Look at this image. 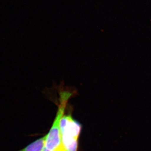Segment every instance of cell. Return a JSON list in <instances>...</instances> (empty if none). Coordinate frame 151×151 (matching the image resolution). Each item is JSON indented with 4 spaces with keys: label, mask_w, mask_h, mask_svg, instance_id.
<instances>
[{
    "label": "cell",
    "mask_w": 151,
    "mask_h": 151,
    "mask_svg": "<svg viewBox=\"0 0 151 151\" xmlns=\"http://www.w3.org/2000/svg\"><path fill=\"white\" fill-rule=\"evenodd\" d=\"M56 89L59 95V104L54 122L46 135L45 148L51 151H65L61 140L60 122L68 100L77 94V91L74 87L64 86L63 83L57 86Z\"/></svg>",
    "instance_id": "1"
},
{
    "label": "cell",
    "mask_w": 151,
    "mask_h": 151,
    "mask_svg": "<svg viewBox=\"0 0 151 151\" xmlns=\"http://www.w3.org/2000/svg\"><path fill=\"white\" fill-rule=\"evenodd\" d=\"M81 125L71 115H64L60 122V132L63 146L65 151H77Z\"/></svg>",
    "instance_id": "2"
},
{
    "label": "cell",
    "mask_w": 151,
    "mask_h": 151,
    "mask_svg": "<svg viewBox=\"0 0 151 151\" xmlns=\"http://www.w3.org/2000/svg\"><path fill=\"white\" fill-rule=\"evenodd\" d=\"M46 138V135L18 151H43L45 147Z\"/></svg>",
    "instance_id": "3"
},
{
    "label": "cell",
    "mask_w": 151,
    "mask_h": 151,
    "mask_svg": "<svg viewBox=\"0 0 151 151\" xmlns=\"http://www.w3.org/2000/svg\"><path fill=\"white\" fill-rule=\"evenodd\" d=\"M43 151H53L50 150H48V149H47L45 147V148L44 149V150Z\"/></svg>",
    "instance_id": "4"
}]
</instances>
